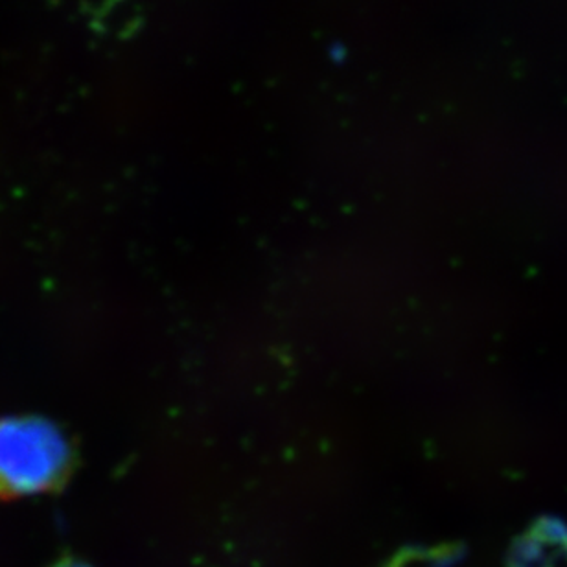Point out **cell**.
Listing matches in <instances>:
<instances>
[{
  "label": "cell",
  "instance_id": "cell-2",
  "mask_svg": "<svg viewBox=\"0 0 567 567\" xmlns=\"http://www.w3.org/2000/svg\"><path fill=\"white\" fill-rule=\"evenodd\" d=\"M52 567H89L87 564L78 563V560H71V558H65V560H61V563L55 564Z\"/></svg>",
  "mask_w": 567,
  "mask_h": 567
},
{
  "label": "cell",
  "instance_id": "cell-1",
  "mask_svg": "<svg viewBox=\"0 0 567 567\" xmlns=\"http://www.w3.org/2000/svg\"><path fill=\"white\" fill-rule=\"evenodd\" d=\"M72 461L71 442L52 422L38 416L0 421V499L60 488Z\"/></svg>",
  "mask_w": 567,
  "mask_h": 567
}]
</instances>
